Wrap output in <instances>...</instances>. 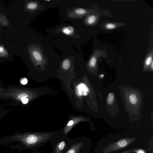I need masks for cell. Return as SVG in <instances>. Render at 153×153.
<instances>
[{
  "label": "cell",
  "instance_id": "cell-12",
  "mask_svg": "<svg viewBox=\"0 0 153 153\" xmlns=\"http://www.w3.org/2000/svg\"><path fill=\"white\" fill-rule=\"evenodd\" d=\"M152 52L150 53L149 55H148L145 61V64L146 65H149L152 61Z\"/></svg>",
  "mask_w": 153,
  "mask_h": 153
},
{
  "label": "cell",
  "instance_id": "cell-1",
  "mask_svg": "<svg viewBox=\"0 0 153 153\" xmlns=\"http://www.w3.org/2000/svg\"><path fill=\"white\" fill-rule=\"evenodd\" d=\"M62 135V130L46 132L16 133L2 137L1 142L3 145L8 148L18 149L17 153H18L22 149H38Z\"/></svg>",
  "mask_w": 153,
  "mask_h": 153
},
{
  "label": "cell",
  "instance_id": "cell-3",
  "mask_svg": "<svg viewBox=\"0 0 153 153\" xmlns=\"http://www.w3.org/2000/svg\"><path fill=\"white\" fill-rule=\"evenodd\" d=\"M71 139L68 135L62 134L60 137L53 140L51 142L52 147V153H62Z\"/></svg>",
  "mask_w": 153,
  "mask_h": 153
},
{
  "label": "cell",
  "instance_id": "cell-11",
  "mask_svg": "<svg viewBox=\"0 0 153 153\" xmlns=\"http://www.w3.org/2000/svg\"><path fill=\"white\" fill-rule=\"evenodd\" d=\"M70 61L68 58L64 60L62 63V68L65 70L68 69L70 67Z\"/></svg>",
  "mask_w": 153,
  "mask_h": 153
},
{
  "label": "cell",
  "instance_id": "cell-4",
  "mask_svg": "<svg viewBox=\"0 0 153 153\" xmlns=\"http://www.w3.org/2000/svg\"><path fill=\"white\" fill-rule=\"evenodd\" d=\"M33 45L29 49L31 58L37 65H42L46 62L45 56L42 53V48L40 45Z\"/></svg>",
  "mask_w": 153,
  "mask_h": 153
},
{
  "label": "cell",
  "instance_id": "cell-5",
  "mask_svg": "<svg viewBox=\"0 0 153 153\" xmlns=\"http://www.w3.org/2000/svg\"><path fill=\"white\" fill-rule=\"evenodd\" d=\"M89 13L88 10L81 8H75L72 9H68V17L73 19H78L87 15Z\"/></svg>",
  "mask_w": 153,
  "mask_h": 153
},
{
  "label": "cell",
  "instance_id": "cell-9",
  "mask_svg": "<svg viewBox=\"0 0 153 153\" xmlns=\"http://www.w3.org/2000/svg\"><path fill=\"white\" fill-rule=\"evenodd\" d=\"M99 51L96 50L94 52L89 62V64L90 66L94 67L95 66L97 60V57Z\"/></svg>",
  "mask_w": 153,
  "mask_h": 153
},
{
  "label": "cell",
  "instance_id": "cell-14",
  "mask_svg": "<svg viewBox=\"0 0 153 153\" xmlns=\"http://www.w3.org/2000/svg\"><path fill=\"white\" fill-rule=\"evenodd\" d=\"M129 99L131 102L132 104H135L137 102V98L134 94H131L129 97Z\"/></svg>",
  "mask_w": 153,
  "mask_h": 153
},
{
  "label": "cell",
  "instance_id": "cell-20",
  "mask_svg": "<svg viewBox=\"0 0 153 153\" xmlns=\"http://www.w3.org/2000/svg\"><path fill=\"white\" fill-rule=\"evenodd\" d=\"M21 100L22 103L24 104L27 103L28 101V100L27 97L23 98Z\"/></svg>",
  "mask_w": 153,
  "mask_h": 153
},
{
  "label": "cell",
  "instance_id": "cell-16",
  "mask_svg": "<svg viewBox=\"0 0 153 153\" xmlns=\"http://www.w3.org/2000/svg\"><path fill=\"white\" fill-rule=\"evenodd\" d=\"M117 144L118 145L121 147H123L126 146L127 144L126 141L125 140H122L119 141Z\"/></svg>",
  "mask_w": 153,
  "mask_h": 153
},
{
  "label": "cell",
  "instance_id": "cell-15",
  "mask_svg": "<svg viewBox=\"0 0 153 153\" xmlns=\"http://www.w3.org/2000/svg\"><path fill=\"white\" fill-rule=\"evenodd\" d=\"M116 25L113 23H108L105 25V27L108 29H112L116 27Z\"/></svg>",
  "mask_w": 153,
  "mask_h": 153
},
{
  "label": "cell",
  "instance_id": "cell-19",
  "mask_svg": "<svg viewBox=\"0 0 153 153\" xmlns=\"http://www.w3.org/2000/svg\"><path fill=\"white\" fill-rule=\"evenodd\" d=\"M28 96L25 93H23L19 94L18 96V98L19 99H21L24 97H27Z\"/></svg>",
  "mask_w": 153,
  "mask_h": 153
},
{
  "label": "cell",
  "instance_id": "cell-8",
  "mask_svg": "<svg viewBox=\"0 0 153 153\" xmlns=\"http://www.w3.org/2000/svg\"><path fill=\"white\" fill-rule=\"evenodd\" d=\"M60 31L66 35L70 36H74L75 33V29L71 26L63 27Z\"/></svg>",
  "mask_w": 153,
  "mask_h": 153
},
{
  "label": "cell",
  "instance_id": "cell-22",
  "mask_svg": "<svg viewBox=\"0 0 153 153\" xmlns=\"http://www.w3.org/2000/svg\"><path fill=\"white\" fill-rule=\"evenodd\" d=\"M151 63H152L151 67H152V69H153V61H152Z\"/></svg>",
  "mask_w": 153,
  "mask_h": 153
},
{
  "label": "cell",
  "instance_id": "cell-7",
  "mask_svg": "<svg viewBox=\"0 0 153 153\" xmlns=\"http://www.w3.org/2000/svg\"><path fill=\"white\" fill-rule=\"evenodd\" d=\"M26 7L27 10L33 12L42 10L44 7L42 5L37 1L29 2L27 4Z\"/></svg>",
  "mask_w": 153,
  "mask_h": 153
},
{
  "label": "cell",
  "instance_id": "cell-6",
  "mask_svg": "<svg viewBox=\"0 0 153 153\" xmlns=\"http://www.w3.org/2000/svg\"><path fill=\"white\" fill-rule=\"evenodd\" d=\"M89 91L87 86L83 83H81L77 85L75 88V92L78 96H86Z\"/></svg>",
  "mask_w": 153,
  "mask_h": 153
},
{
  "label": "cell",
  "instance_id": "cell-13",
  "mask_svg": "<svg viewBox=\"0 0 153 153\" xmlns=\"http://www.w3.org/2000/svg\"><path fill=\"white\" fill-rule=\"evenodd\" d=\"M114 97L113 94L110 93L107 97V102L109 104H111L114 100Z\"/></svg>",
  "mask_w": 153,
  "mask_h": 153
},
{
  "label": "cell",
  "instance_id": "cell-18",
  "mask_svg": "<svg viewBox=\"0 0 153 153\" xmlns=\"http://www.w3.org/2000/svg\"><path fill=\"white\" fill-rule=\"evenodd\" d=\"M20 82L22 85H26L27 82V80L26 78H23L21 79Z\"/></svg>",
  "mask_w": 153,
  "mask_h": 153
},
{
  "label": "cell",
  "instance_id": "cell-10",
  "mask_svg": "<svg viewBox=\"0 0 153 153\" xmlns=\"http://www.w3.org/2000/svg\"><path fill=\"white\" fill-rule=\"evenodd\" d=\"M96 20V16L93 15H91L88 16L86 18L84 21V23L86 25H90L94 24Z\"/></svg>",
  "mask_w": 153,
  "mask_h": 153
},
{
  "label": "cell",
  "instance_id": "cell-2",
  "mask_svg": "<svg viewBox=\"0 0 153 153\" xmlns=\"http://www.w3.org/2000/svg\"><path fill=\"white\" fill-rule=\"evenodd\" d=\"M85 139L80 137L71 139L62 153H85Z\"/></svg>",
  "mask_w": 153,
  "mask_h": 153
},
{
  "label": "cell",
  "instance_id": "cell-21",
  "mask_svg": "<svg viewBox=\"0 0 153 153\" xmlns=\"http://www.w3.org/2000/svg\"><path fill=\"white\" fill-rule=\"evenodd\" d=\"M138 153H145L144 151L142 149L139 150L138 151Z\"/></svg>",
  "mask_w": 153,
  "mask_h": 153
},
{
  "label": "cell",
  "instance_id": "cell-17",
  "mask_svg": "<svg viewBox=\"0 0 153 153\" xmlns=\"http://www.w3.org/2000/svg\"><path fill=\"white\" fill-rule=\"evenodd\" d=\"M6 51L4 48L2 46H0V56H3L5 55V54H7Z\"/></svg>",
  "mask_w": 153,
  "mask_h": 153
},
{
  "label": "cell",
  "instance_id": "cell-23",
  "mask_svg": "<svg viewBox=\"0 0 153 153\" xmlns=\"http://www.w3.org/2000/svg\"><path fill=\"white\" fill-rule=\"evenodd\" d=\"M0 21H1V18H0Z\"/></svg>",
  "mask_w": 153,
  "mask_h": 153
}]
</instances>
